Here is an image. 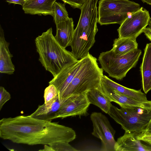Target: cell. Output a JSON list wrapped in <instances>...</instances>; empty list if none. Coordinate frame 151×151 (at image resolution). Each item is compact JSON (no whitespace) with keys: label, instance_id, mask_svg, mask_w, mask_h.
<instances>
[{"label":"cell","instance_id":"cell-28","mask_svg":"<svg viewBox=\"0 0 151 151\" xmlns=\"http://www.w3.org/2000/svg\"><path fill=\"white\" fill-rule=\"evenodd\" d=\"M10 4H14L21 5L22 7L24 4L25 1L24 0H5Z\"/></svg>","mask_w":151,"mask_h":151},{"label":"cell","instance_id":"cell-20","mask_svg":"<svg viewBox=\"0 0 151 151\" xmlns=\"http://www.w3.org/2000/svg\"><path fill=\"white\" fill-rule=\"evenodd\" d=\"M86 94L90 104L98 107L106 113H108L112 104L109 99L102 91L101 85L98 88L88 91Z\"/></svg>","mask_w":151,"mask_h":151},{"label":"cell","instance_id":"cell-19","mask_svg":"<svg viewBox=\"0 0 151 151\" xmlns=\"http://www.w3.org/2000/svg\"><path fill=\"white\" fill-rule=\"evenodd\" d=\"M101 83L122 94L134 99L144 102L149 101L147 100L146 94L142 92L141 89L137 90L125 87L114 82L105 75L102 77Z\"/></svg>","mask_w":151,"mask_h":151},{"label":"cell","instance_id":"cell-30","mask_svg":"<svg viewBox=\"0 0 151 151\" xmlns=\"http://www.w3.org/2000/svg\"><path fill=\"white\" fill-rule=\"evenodd\" d=\"M144 132L147 133L151 134V119L146 127L145 130Z\"/></svg>","mask_w":151,"mask_h":151},{"label":"cell","instance_id":"cell-32","mask_svg":"<svg viewBox=\"0 0 151 151\" xmlns=\"http://www.w3.org/2000/svg\"><path fill=\"white\" fill-rule=\"evenodd\" d=\"M144 3H146L147 4L151 5V0H141Z\"/></svg>","mask_w":151,"mask_h":151},{"label":"cell","instance_id":"cell-4","mask_svg":"<svg viewBox=\"0 0 151 151\" xmlns=\"http://www.w3.org/2000/svg\"><path fill=\"white\" fill-rule=\"evenodd\" d=\"M108 114L121 125L125 132H144L151 119V109L139 107L119 109L112 105Z\"/></svg>","mask_w":151,"mask_h":151},{"label":"cell","instance_id":"cell-34","mask_svg":"<svg viewBox=\"0 0 151 151\" xmlns=\"http://www.w3.org/2000/svg\"><path fill=\"white\" fill-rule=\"evenodd\" d=\"M25 1H30V0H24Z\"/></svg>","mask_w":151,"mask_h":151},{"label":"cell","instance_id":"cell-31","mask_svg":"<svg viewBox=\"0 0 151 151\" xmlns=\"http://www.w3.org/2000/svg\"><path fill=\"white\" fill-rule=\"evenodd\" d=\"M39 151H54L52 148L48 145H44V148L43 150H40Z\"/></svg>","mask_w":151,"mask_h":151},{"label":"cell","instance_id":"cell-9","mask_svg":"<svg viewBox=\"0 0 151 151\" xmlns=\"http://www.w3.org/2000/svg\"><path fill=\"white\" fill-rule=\"evenodd\" d=\"M90 104L86 92L69 96L56 114L55 119L69 116H87Z\"/></svg>","mask_w":151,"mask_h":151},{"label":"cell","instance_id":"cell-12","mask_svg":"<svg viewBox=\"0 0 151 151\" xmlns=\"http://www.w3.org/2000/svg\"><path fill=\"white\" fill-rule=\"evenodd\" d=\"M102 91L111 102H114L122 107H139L151 109V101L144 102L134 99L120 93L101 83Z\"/></svg>","mask_w":151,"mask_h":151},{"label":"cell","instance_id":"cell-3","mask_svg":"<svg viewBox=\"0 0 151 151\" xmlns=\"http://www.w3.org/2000/svg\"><path fill=\"white\" fill-rule=\"evenodd\" d=\"M97 59L89 53L81 68L64 92L61 98L87 92L99 87L104 75Z\"/></svg>","mask_w":151,"mask_h":151},{"label":"cell","instance_id":"cell-23","mask_svg":"<svg viewBox=\"0 0 151 151\" xmlns=\"http://www.w3.org/2000/svg\"><path fill=\"white\" fill-rule=\"evenodd\" d=\"M44 98V104L49 105L59 98L58 93L56 87L53 84H49L45 89Z\"/></svg>","mask_w":151,"mask_h":151},{"label":"cell","instance_id":"cell-24","mask_svg":"<svg viewBox=\"0 0 151 151\" xmlns=\"http://www.w3.org/2000/svg\"><path fill=\"white\" fill-rule=\"evenodd\" d=\"M69 143L57 142L49 145L54 151H76L78 150L73 147Z\"/></svg>","mask_w":151,"mask_h":151},{"label":"cell","instance_id":"cell-21","mask_svg":"<svg viewBox=\"0 0 151 151\" xmlns=\"http://www.w3.org/2000/svg\"><path fill=\"white\" fill-rule=\"evenodd\" d=\"M138 44L136 39L132 38L115 39L111 49L116 56H120L137 49Z\"/></svg>","mask_w":151,"mask_h":151},{"label":"cell","instance_id":"cell-6","mask_svg":"<svg viewBox=\"0 0 151 151\" xmlns=\"http://www.w3.org/2000/svg\"><path fill=\"white\" fill-rule=\"evenodd\" d=\"M137 49L120 56H115L112 50L101 52L98 60L102 68L109 76L121 80L136 65L142 53Z\"/></svg>","mask_w":151,"mask_h":151},{"label":"cell","instance_id":"cell-15","mask_svg":"<svg viewBox=\"0 0 151 151\" xmlns=\"http://www.w3.org/2000/svg\"><path fill=\"white\" fill-rule=\"evenodd\" d=\"M56 0H32L25 1L22 9L26 14L50 15L53 16L52 6Z\"/></svg>","mask_w":151,"mask_h":151},{"label":"cell","instance_id":"cell-7","mask_svg":"<svg viewBox=\"0 0 151 151\" xmlns=\"http://www.w3.org/2000/svg\"><path fill=\"white\" fill-rule=\"evenodd\" d=\"M93 127L92 134L101 142V151H115V131L107 118L101 113L92 112L90 116Z\"/></svg>","mask_w":151,"mask_h":151},{"label":"cell","instance_id":"cell-5","mask_svg":"<svg viewBox=\"0 0 151 151\" xmlns=\"http://www.w3.org/2000/svg\"><path fill=\"white\" fill-rule=\"evenodd\" d=\"M140 4L129 0H100L98 21L101 25H121L131 14L139 10Z\"/></svg>","mask_w":151,"mask_h":151},{"label":"cell","instance_id":"cell-1","mask_svg":"<svg viewBox=\"0 0 151 151\" xmlns=\"http://www.w3.org/2000/svg\"><path fill=\"white\" fill-rule=\"evenodd\" d=\"M76 137L75 131L70 127L29 115L0 120V137L14 143L49 145L57 142L69 143Z\"/></svg>","mask_w":151,"mask_h":151},{"label":"cell","instance_id":"cell-26","mask_svg":"<svg viewBox=\"0 0 151 151\" xmlns=\"http://www.w3.org/2000/svg\"><path fill=\"white\" fill-rule=\"evenodd\" d=\"M70 5L73 8L81 9L86 0H61Z\"/></svg>","mask_w":151,"mask_h":151},{"label":"cell","instance_id":"cell-2","mask_svg":"<svg viewBox=\"0 0 151 151\" xmlns=\"http://www.w3.org/2000/svg\"><path fill=\"white\" fill-rule=\"evenodd\" d=\"M39 60L46 70L55 77L68 65L77 61L71 52L62 47L56 40L51 27L35 39Z\"/></svg>","mask_w":151,"mask_h":151},{"label":"cell","instance_id":"cell-25","mask_svg":"<svg viewBox=\"0 0 151 151\" xmlns=\"http://www.w3.org/2000/svg\"><path fill=\"white\" fill-rule=\"evenodd\" d=\"M11 98L10 93L3 86L0 87V110L4 105Z\"/></svg>","mask_w":151,"mask_h":151},{"label":"cell","instance_id":"cell-33","mask_svg":"<svg viewBox=\"0 0 151 151\" xmlns=\"http://www.w3.org/2000/svg\"><path fill=\"white\" fill-rule=\"evenodd\" d=\"M149 27L151 28V17L150 18V20L149 23Z\"/></svg>","mask_w":151,"mask_h":151},{"label":"cell","instance_id":"cell-16","mask_svg":"<svg viewBox=\"0 0 151 151\" xmlns=\"http://www.w3.org/2000/svg\"><path fill=\"white\" fill-rule=\"evenodd\" d=\"M56 25V34L55 38L62 47L65 48L69 46L73 36L75 29L73 19L69 17Z\"/></svg>","mask_w":151,"mask_h":151},{"label":"cell","instance_id":"cell-22","mask_svg":"<svg viewBox=\"0 0 151 151\" xmlns=\"http://www.w3.org/2000/svg\"><path fill=\"white\" fill-rule=\"evenodd\" d=\"M66 3L55 1L53 4V17L55 24L64 21L69 18L65 7Z\"/></svg>","mask_w":151,"mask_h":151},{"label":"cell","instance_id":"cell-18","mask_svg":"<svg viewBox=\"0 0 151 151\" xmlns=\"http://www.w3.org/2000/svg\"><path fill=\"white\" fill-rule=\"evenodd\" d=\"M140 70L143 89L146 94L151 89V43H147L144 49Z\"/></svg>","mask_w":151,"mask_h":151},{"label":"cell","instance_id":"cell-11","mask_svg":"<svg viewBox=\"0 0 151 151\" xmlns=\"http://www.w3.org/2000/svg\"><path fill=\"white\" fill-rule=\"evenodd\" d=\"M86 57L78 60L65 68L50 80L49 84L53 85L57 88L59 98L83 65Z\"/></svg>","mask_w":151,"mask_h":151},{"label":"cell","instance_id":"cell-29","mask_svg":"<svg viewBox=\"0 0 151 151\" xmlns=\"http://www.w3.org/2000/svg\"><path fill=\"white\" fill-rule=\"evenodd\" d=\"M143 32L146 37L151 41V28L149 27L146 28Z\"/></svg>","mask_w":151,"mask_h":151},{"label":"cell","instance_id":"cell-10","mask_svg":"<svg viewBox=\"0 0 151 151\" xmlns=\"http://www.w3.org/2000/svg\"><path fill=\"white\" fill-rule=\"evenodd\" d=\"M98 29L83 31L74 30L73 36L69 46L71 52L77 59L86 56L89 50L95 42V36Z\"/></svg>","mask_w":151,"mask_h":151},{"label":"cell","instance_id":"cell-13","mask_svg":"<svg viewBox=\"0 0 151 151\" xmlns=\"http://www.w3.org/2000/svg\"><path fill=\"white\" fill-rule=\"evenodd\" d=\"M139 133L125 132L116 142L115 151H151V145L144 144L137 139Z\"/></svg>","mask_w":151,"mask_h":151},{"label":"cell","instance_id":"cell-8","mask_svg":"<svg viewBox=\"0 0 151 151\" xmlns=\"http://www.w3.org/2000/svg\"><path fill=\"white\" fill-rule=\"evenodd\" d=\"M150 18L148 11L141 7L131 14L120 25L117 29L119 37L136 39L148 25Z\"/></svg>","mask_w":151,"mask_h":151},{"label":"cell","instance_id":"cell-27","mask_svg":"<svg viewBox=\"0 0 151 151\" xmlns=\"http://www.w3.org/2000/svg\"><path fill=\"white\" fill-rule=\"evenodd\" d=\"M137 138L139 140L151 145V134L143 132L138 133Z\"/></svg>","mask_w":151,"mask_h":151},{"label":"cell","instance_id":"cell-14","mask_svg":"<svg viewBox=\"0 0 151 151\" xmlns=\"http://www.w3.org/2000/svg\"><path fill=\"white\" fill-rule=\"evenodd\" d=\"M9 45L5 39L4 30L0 26V72L12 75L14 73L15 68L12 60L13 55L9 49Z\"/></svg>","mask_w":151,"mask_h":151},{"label":"cell","instance_id":"cell-17","mask_svg":"<svg viewBox=\"0 0 151 151\" xmlns=\"http://www.w3.org/2000/svg\"><path fill=\"white\" fill-rule=\"evenodd\" d=\"M68 97L61 98L59 97L49 105H46L44 103L39 105L37 109L29 116L35 118L46 120L51 121L55 119L56 114Z\"/></svg>","mask_w":151,"mask_h":151}]
</instances>
